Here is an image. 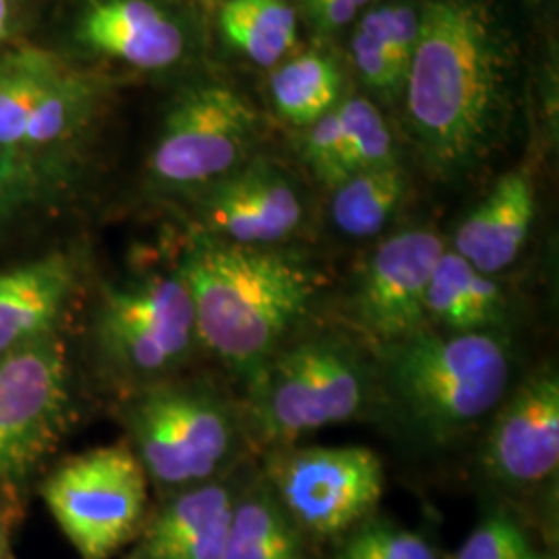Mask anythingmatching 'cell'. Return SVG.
<instances>
[{"label":"cell","mask_w":559,"mask_h":559,"mask_svg":"<svg viewBox=\"0 0 559 559\" xmlns=\"http://www.w3.org/2000/svg\"><path fill=\"white\" fill-rule=\"evenodd\" d=\"M330 189L332 226L348 239H373L399 214L408 177L396 160L360 170Z\"/></svg>","instance_id":"44dd1931"},{"label":"cell","mask_w":559,"mask_h":559,"mask_svg":"<svg viewBox=\"0 0 559 559\" xmlns=\"http://www.w3.org/2000/svg\"><path fill=\"white\" fill-rule=\"evenodd\" d=\"M69 365L50 334L0 355V485L27 477L69 419Z\"/></svg>","instance_id":"30bf717a"},{"label":"cell","mask_w":559,"mask_h":559,"mask_svg":"<svg viewBox=\"0 0 559 559\" xmlns=\"http://www.w3.org/2000/svg\"><path fill=\"white\" fill-rule=\"evenodd\" d=\"M9 29V0H0V41L4 40Z\"/></svg>","instance_id":"4dcf8cb0"},{"label":"cell","mask_w":559,"mask_h":559,"mask_svg":"<svg viewBox=\"0 0 559 559\" xmlns=\"http://www.w3.org/2000/svg\"><path fill=\"white\" fill-rule=\"evenodd\" d=\"M21 506L17 501H9L0 506V554H7L11 547L13 533L21 522Z\"/></svg>","instance_id":"f1b7e54d"},{"label":"cell","mask_w":559,"mask_h":559,"mask_svg":"<svg viewBox=\"0 0 559 559\" xmlns=\"http://www.w3.org/2000/svg\"><path fill=\"white\" fill-rule=\"evenodd\" d=\"M371 0H300L302 13L321 36H332L359 20Z\"/></svg>","instance_id":"83f0119b"},{"label":"cell","mask_w":559,"mask_h":559,"mask_svg":"<svg viewBox=\"0 0 559 559\" xmlns=\"http://www.w3.org/2000/svg\"><path fill=\"white\" fill-rule=\"evenodd\" d=\"M300 158L321 185L334 187L360 170L396 162V143L376 102L344 96L302 129Z\"/></svg>","instance_id":"2e32d148"},{"label":"cell","mask_w":559,"mask_h":559,"mask_svg":"<svg viewBox=\"0 0 559 559\" xmlns=\"http://www.w3.org/2000/svg\"><path fill=\"white\" fill-rule=\"evenodd\" d=\"M75 290V267L48 255L0 274V355L50 334Z\"/></svg>","instance_id":"d6986e66"},{"label":"cell","mask_w":559,"mask_h":559,"mask_svg":"<svg viewBox=\"0 0 559 559\" xmlns=\"http://www.w3.org/2000/svg\"><path fill=\"white\" fill-rule=\"evenodd\" d=\"M129 559H141V556H140V554H138V556H133V558H129Z\"/></svg>","instance_id":"836d02e7"},{"label":"cell","mask_w":559,"mask_h":559,"mask_svg":"<svg viewBox=\"0 0 559 559\" xmlns=\"http://www.w3.org/2000/svg\"><path fill=\"white\" fill-rule=\"evenodd\" d=\"M75 36L102 59L138 71H168L189 59L187 23L162 0H90Z\"/></svg>","instance_id":"9a60e30c"},{"label":"cell","mask_w":559,"mask_h":559,"mask_svg":"<svg viewBox=\"0 0 559 559\" xmlns=\"http://www.w3.org/2000/svg\"><path fill=\"white\" fill-rule=\"evenodd\" d=\"M485 466L506 485H537L558 473L559 378L554 369L522 381L496 408Z\"/></svg>","instance_id":"5bb4252c"},{"label":"cell","mask_w":559,"mask_h":559,"mask_svg":"<svg viewBox=\"0 0 559 559\" xmlns=\"http://www.w3.org/2000/svg\"><path fill=\"white\" fill-rule=\"evenodd\" d=\"M224 41L261 69H274L297 46V11L286 0H224L218 11Z\"/></svg>","instance_id":"7402d4cb"},{"label":"cell","mask_w":559,"mask_h":559,"mask_svg":"<svg viewBox=\"0 0 559 559\" xmlns=\"http://www.w3.org/2000/svg\"><path fill=\"white\" fill-rule=\"evenodd\" d=\"M454 559H545L526 528L506 510L487 514L460 545Z\"/></svg>","instance_id":"4316f807"},{"label":"cell","mask_w":559,"mask_h":559,"mask_svg":"<svg viewBox=\"0 0 559 559\" xmlns=\"http://www.w3.org/2000/svg\"><path fill=\"white\" fill-rule=\"evenodd\" d=\"M284 512L313 537H340L369 519L383 498L385 473L369 448H288L267 464Z\"/></svg>","instance_id":"ba28073f"},{"label":"cell","mask_w":559,"mask_h":559,"mask_svg":"<svg viewBox=\"0 0 559 559\" xmlns=\"http://www.w3.org/2000/svg\"><path fill=\"white\" fill-rule=\"evenodd\" d=\"M380 380L400 413L433 440H450L508 396L512 359L496 332L438 334L429 328L383 344Z\"/></svg>","instance_id":"3957f363"},{"label":"cell","mask_w":559,"mask_h":559,"mask_svg":"<svg viewBox=\"0 0 559 559\" xmlns=\"http://www.w3.org/2000/svg\"><path fill=\"white\" fill-rule=\"evenodd\" d=\"M260 138V112L240 90L226 81H198L168 106L147 177L164 193L198 195L253 158Z\"/></svg>","instance_id":"5b68a950"},{"label":"cell","mask_w":559,"mask_h":559,"mask_svg":"<svg viewBox=\"0 0 559 559\" xmlns=\"http://www.w3.org/2000/svg\"><path fill=\"white\" fill-rule=\"evenodd\" d=\"M249 383L261 436L284 443L355 419L369 399L371 371L346 340L316 336L282 346Z\"/></svg>","instance_id":"277c9868"},{"label":"cell","mask_w":559,"mask_h":559,"mask_svg":"<svg viewBox=\"0 0 559 559\" xmlns=\"http://www.w3.org/2000/svg\"><path fill=\"white\" fill-rule=\"evenodd\" d=\"M96 332L104 357L133 378L177 369L198 340L193 302L179 274L106 286Z\"/></svg>","instance_id":"9c48e42d"},{"label":"cell","mask_w":559,"mask_h":559,"mask_svg":"<svg viewBox=\"0 0 559 559\" xmlns=\"http://www.w3.org/2000/svg\"><path fill=\"white\" fill-rule=\"evenodd\" d=\"M193 200L205 239L242 247H278L293 239L307 218L300 180L263 156L249 158Z\"/></svg>","instance_id":"7c38bea8"},{"label":"cell","mask_w":559,"mask_h":559,"mask_svg":"<svg viewBox=\"0 0 559 559\" xmlns=\"http://www.w3.org/2000/svg\"><path fill=\"white\" fill-rule=\"evenodd\" d=\"M419 29L420 4L411 0L365 9L355 21L350 38L353 67L365 90L378 100L394 104L402 98Z\"/></svg>","instance_id":"ac0fdd59"},{"label":"cell","mask_w":559,"mask_h":559,"mask_svg":"<svg viewBox=\"0 0 559 559\" xmlns=\"http://www.w3.org/2000/svg\"><path fill=\"white\" fill-rule=\"evenodd\" d=\"M516 92L512 48L485 0L420 4L402 98L413 147L431 179H471L491 160L510 131Z\"/></svg>","instance_id":"6da1fadb"},{"label":"cell","mask_w":559,"mask_h":559,"mask_svg":"<svg viewBox=\"0 0 559 559\" xmlns=\"http://www.w3.org/2000/svg\"><path fill=\"white\" fill-rule=\"evenodd\" d=\"M336 559H440L419 533L383 520H365L340 547Z\"/></svg>","instance_id":"484cf974"},{"label":"cell","mask_w":559,"mask_h":559,"mask_svg":"<svg viewBox=\"0 0 559 559\" xmlns=\"http://www.w3.org/2000/svg\"><path fill=\"white\" fill-rule=\"evenodd\" d=\"M0 559H13V556H11V551H7V554H0Z\"/></svg>","instance_id":"1f68e13d"},{"label":"cell","mask_w":559,"mask_h":559,"mask_svg":"<svg viewBox=\"0 0 559 559\" xmlns=\"http://www.w3.org/2000/svg\"><path fill=\"white\" fill-rule=\"evenodd\" d=\"M537 216V187L528 170L514 168L464 216L454 251L483 274L498 276L526 247Z\"/></svg>","instance_id":"e0dca14e"},{"label":"cell","mask_w":559,"mask_h":559,"mask_svg":"<svg viewBox=\"0 0 559 559\" xmlns=\"http://www.w3.org/2000/svg\"><path fill=\"white\" fill-rule=\"evenodd\" d=\"M235 493L222 483H201L187 487L168 501L143 528L141 558H147L179 540L226 524L233 519Z\"/></svg>","instance_id":"d4e9b609"},{"label":"cell","mask_w":559,"mask_h":559,"mask_svg":"<svg viewBox=\"0 0 559 559\" xmlns=\"http://www.w3.org/2000/svg\"><path fill=\"white\" fill-rule=\"evenodd\" d=\"M100 85L40 52L0 60V147L36 156L94 119Z\"/></svg>","instance_id":"8fae6325"},{"label":"cell","mask_w":559,"mask_h":559,"mask_svg":"<svg viewBox=\"0 0 559 559\" xmlns=\"http://www.w3.org/2000/svg\"><path fill=\"white\" fill-rule=\"evenodd\" d=\"M445 245L438 233L408 228L378 245L350 293V313L381 346L429 328L425 297Z\"/></svg>","instance_id":"4fadbf2b"},{"label":"cell","mask_w":559,"mask_h":559,"mask_svg":"<svg viewBox=\"0 0 559 559\" xmlns=\"http://www.w3.org/2000/svg\"><path fill=\"white\" fill-rule=\"evenodd\" d=\"M508 297L496 276L483 274L454 249H443L427 286V320L450 334L496 332L508 318Z\"/></svg>","instance_id":"ffe728a7"},{"label":"cell","mask_w":559,"mask_h":559,"mask_svg":"<svg viewBox=\"0 0 559 559\" xmlns=\"http://www.w3.org/2000/svg\"><path fill=\"white\" fill-rule=\"evenodd\" d=\"M270 96L280 119L302 131L344 98V73L332 57L309 50L272 69Z\"/></svg>","instance_id":"603a6c76"},{"label":"cell","mask_w":559,"mask_h":559,"mask_svg":"<svg viewBox=\"0 0 559 559\" xmlns=\"http://www.w3.org/2000/svg\"><path fill=\"white\" fill-rule=\"evenodd\" d=\"M131 445L160 489H187L212 479L237 445L228 404L200 383H160L127 413Z\"/></svg>","instance_id":"52a82bcc"},{"label":"cell","mask_w":559,"mask_h":559,"mask_svg":"<svg viewBox=\"0 0 559 559\" xmlns=\"http://www.w3.org/2000/svg\"><path fill=\"white\" fill-rule=\"evenodd\" d=\"M224 559H307L299 526L270 487L235 501Z\"/></svg>","instance_id":"cb8c5ba5"},{"label":"cell","mask_w":559,"mask_h":559,"mask_svg":"<svg viewBox=\"0 0 559 559\" xmlns=\"http://www.w3.org/2000/svg\"><path fill=\"white\" fill-rule=\"evenodd\" d=\"M9 182H11V160L4 150H0V212L9 193Z\"/></svg>","instance_id":"f546056e"},{"label":"cell","mask_w":559,"mask_h":559,"mask_svg":"<svg viewBox=\"0 0 559 559\" xmlns=\"http://www.w3.org/2000/svg\"><path fill=\"white\" fill-rule=\"evenodd\" d=\"M545 559H558V556H547Z\"/></svg>","instance_id":"d6a6232c"},{"label":"cell","mask_w":559,"mask_h":559,"mask_svg":"<svg viewBox=\"0 0 559 559\" xmlns=\"http://www.w3.org/2000/svg\"><path fill=\"white\" fill-rule=\"evenodd\" d=\"M195 330L216 357L251 380L309 313L321 274L278 247L200 239L179 272Z\"/></svg>","instance_id":"7a4b0ae2"},{"label":"cell","mask_w":559,"mask_h":559,"mask_svg":"<svg viewBox=\"0 0 559 559\" xmlns=\"http://www.w3.org/2000/svg\"><path fill=\"white\" fill-rule=\"evenodd\" d=\"M147 480L133 445L119 441L60 462L40 496L81 559H110L145 526Z\"/></svg>","instance_id":"8992f818"}]
</instances>
